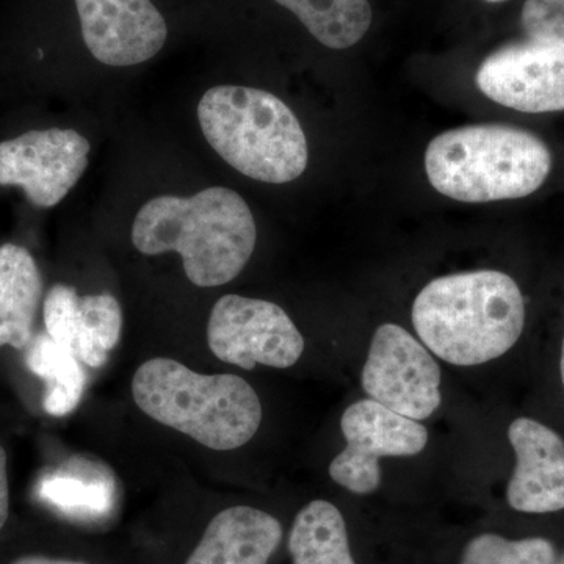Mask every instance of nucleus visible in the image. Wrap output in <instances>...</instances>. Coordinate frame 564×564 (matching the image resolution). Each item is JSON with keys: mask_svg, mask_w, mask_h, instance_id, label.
Instances as JSON below:
<instances>
[{"mask_svg": "<svg viewBox=\"0 0 564 564\" xmlns=\"http://www.w3.org/2000/svg\"><path fill=\"white\" fill-rule=\"evenodd\" d=\"M293 564H356L343 513L328 500L302 508L289 534Z\"/></svg>", "mask_w": 564, "mask_h": 564, "instance_id": "16", "label": "nucleus"}, {"mask_svg": "<svg viewBox=\"0 0 564 564\" xmlns=\"http://www.w3.org/2000/svg\"><path fill=\"white\" fill-rule=\"evenodd\" d=\"M82 36L96 61L133 66L165 46L169 28L152 0H76Z\"/></svg>", "mask_w": 564, "mask_h": 564, "instance_id": "11", "label": "nucleus"}, {"mask_svg": "<svg viewBox=\"0 0 564 564\" xmlns=\"http://www.w3.org/2000/svg\"><path fill=\"white\" fill-rule=\"evenodd\" d=\"M340 429L347 447L329 464L334 484L358 496L380 488L381 458L415 456L429 444V432L414 419L393 413L372 399L344 411Z\"/></svg>", "mask_w": 564, "mask_h": 564, "instance_id": "8", "label": "nucleus"}, {"mask_svg": "<svg viewBox=\"0 0 564 564\" xmlns=\"http://www.w3.org/2000/svg\"><path fill=\"white\" fill-rule=\"evenodd\" d=\"M90 143L73 129L22 133L0 143V185L24 191L36 207L57 206L88 166Z\"/></svg>", "mask_w": 564, "mask_h": 564, "instance_id": "9", "label": "nucleus"}, {"mask_svg": "<svg viewBox=\"0 0 564 564\" xmlns=\"http://www.w3.org/2000/svg\"><path fill=\"white\" fill-rule=\"evenodd\" d=\"M210 351L240 369H289L304 351V339L282 307L265 300L225 295L212 307L207 325Z\"/></svg>", "mask_w": 564, "mask_h": 564, "instance_id": "6", "label": "nucleus"}, {"mask_svg": "<svg viewBox=\"0 0 564 564\" xmlns=\"http://www.w3.org/2000/svg\"><path fill=\"white\" fill-rule=\"evenodd\" d=\"M558 564H564V556H563V560H562V562H560Z\"/></svg>", "mask_w": 564, "mask_h": 564, "instance_id": "25", "label": "nucleus"}, {"mask_svg": "<svg viewBox=\"0 0 564 564\" xmlns=\"http://www.w3.org/2000/svg\"><path fill=\"white\" fill-rule=\"evenodd\" d=\"M292 11L315 40L329 50H347L372 24L369 0H274Z\"/></svg>", "mask_w": 564, "mask_h": 564, "instance_id": "18", "label": "nucleus"}, {"mask_svg": "<svg viewBox=\"0 0 564 564\" xmlns=\"http://www.w3.org/2000/svg\"><path fill=\"white\" fill-rule=\"evenodd\" d=\"M10 513V486L7 473V454L0 445V530L6 525Z\"/></svg>", "mask_w": 564, "mask_h": 564, "instance_id": "21", "label": "nucleus"}, {"mask_svg": "<svg viewBox=\"0 0 564 564\" xmlns=\"http://www.w3.org/2000/svg\"><path fill=\"white\" fill-rule=\"evenodd\" d=\"M137 406L155 422L212 451L250 443L262 422L258 393L237 375H203L169 358L141 364L133 375Z\"/></svg>", "mask_w": 564, "mask_h": 564, "instance_id": "3", "label": "nucleus"}, {"mask_svg": "<svg viewBox=\"0 0 564 564\" xmlns=\"http://www.w3.org/2000/svg\"><path fill=\"white\" fill-rule=\"evenodd\" d=\"M282 540V525L258 508L231 507L215 516L185 564H267Z\"/></svg>", "mask_w": 564, "mask_h": 564, "instance_id": "14", "label": "nucleus"}, {"mask_svg": "<svg viewBox=\"0 0 564 564\" xmlns=\"http://www.w3.org/2000/svg\"><path fill=\"white\" fill-rule=\"evenodd\" d=\"M43 296V276L31 252L20 245L0 247V347L24 350Z\"/></svg>", "mask_w": 564, "mask_h": 564, "instance_id": "15", "label": "nucleus"}, {"mask_svg": "<svg viewBox=\"0 0 564 564\" xmlns=\"http://www.w3.org/2000/svg\"><path fill=\"white\" fill-rule=\"evenodd\" d=\"M25 350L29 369L46 383L43 404L47 414L62 417L73 413L79 406L87 384L79 359L47 333L33 336Z\"/></svg>", "mask_w": 564, "mask_h": 564, "instance_id": "17", "label": "nucleus"}, {"mask_svg": "<svg viewBox=\"0 0 564 564\" xmlns=\"http://www.w3.org/2000/svg\"><path fill=\"white\" fill-rule=\"evenodd\" d=\"M521 21L529 39L564 44V0H527Z\"/></svg>", "mask_w": 564, "mask_h": 564, "instance_id": "20", "label": "nucleus"}, {"mask_svg": "<svg viewBox=\"0 0 564 564\" xmlns=\"http://www.w3.org/2000/svg\"><path fill=\"white\" fill-rule=\"evenodd\" d=\"M486 2H503V0H486Z\"/></svg>", "mask_w": 564, "mask_h": 564, "instance_id": "24", "label": "nucleus"}, {"mask_svg": "<svg viewBox=\"0 0 564 564\" xmlns=\"http://www.w3.org/2000/svg\"><path fill=\"white\" fill-rule=\"evenodd\" d=\"M44 325L55 343L98 369L120 343L122 311L109 293L80 296L69 285L55 284L44 300Z\"/></svg>", "mask_w": 564, "mask_h": 564, "instance_id": "13", "label": "nucleus"}, {"mask_svg": "<svg viewBox=\"0 0 564 564\" xmlns=\"http://www.w3.org/2000/svg\"><path fill=\"white\" fill-rule=\"evenodd\" d=\"M551 169L544 141L511 126L452 129L434 137L425 151L430 184L459 203L524 198L544 184Z\"/></svg>", "mask_w": 564, "mask_h": 564, "instance_id": "4", "label": "nucleus"}, {"mask_svg": "<svg viewBox=\"0 0 564 564\" xmlns=\"http://www.w3.org/2000/svg\"><path fill=\"white\" fill-rule=\"evenodd\" d=\"M198 120L212 150L251 180L288 184L306 172L310 148L302 122L272 93L210 88L198 104Z\"/></svg>", "mask_w": 564, "mask_h": 564, "instance_id": "5", "label": "nucleus"}, {"mask_svg": "<svg viewBox=\"0 0 564 564\" xmlns=\"http://www.w3.org/2000/svg\"><path fill=\"white\" fill-rule=\"evenodd\" d=\"M560 370H562V381L564 386V337H563V347H562V361H560Z\"/></svg>", "mask_w": 564, "mask_h": 564, "instance_id": "23", "label": "nucleus"}, {"mask_svg": "<svg viewBox=\"0 0 564 564\" xmlns=\"http://www.w3.org/2000/svg\"><path fill=\"white\" fill-rule=\"evenodd\" d=\"M256 239L250 207L226 187L188 198L158 196L141 207L132 226V243L141 254L177 252L185 274L198 288H218L239 276Z\"/></svg>", "mask_w": 564, "mask_h": 564, "instance_id": "1", "label": "nucleus"}, {"mask_svg": "<svg viewBox=\"0 0 564 564\" xmlns=\"http://www.w3.org/2000/svg\"><path fill=\"white\" fill-rule=\"evenodd\" d=\"M10 564H88L82 562H70V560L50 558V556L28 555L14 560Z\"/></svg>", "mask_w": 564, "mask_h": 564, "instance_id": "22", "label": "nucleus"}, {"mask_svg": "<svg viewBox=\"0 0 564 564\" xmlns=\"http://www.w3.org/2000/svg\"><path fill=\"white\" fill-rule=\"evenodd\" d=\"M413 325L422 344L454 366H480L518 343L525 303L513 278L475 270L436 278L413 304Z\"/></svg>", "mask_w": 564, "mask_h": 564, "instance_id": "2", "label": "nucleus"}, {"mask_svg": "<svg viewBox=\"0 0 564 564\" xmlns=\"http://www.w3.org/2000/svg\"><path fill=\"white\" fill-rule=\"evenodd\" d=\"M516 466L507 499L516 511L547 514L564 510V441L529 417H519L508 429Z\"/></svg>", "mask_w": 564, "mask_h": 564, "instance_id": "12", "label": "nucleus"}, {"mask_svg": "<svg viewBox=\"0 0 564 564\" xmlns=\"http://www.w3.org/2000/svg\"><path fill=\"white\" fill-rule=\"evenodd\" d=\"M364 392L393 413L421 422L441 406V369L432 352L395 323L375 332L362 367Z\"/></svg>", "mask_w": 564, "mask_h": 564, "instance_id": "7", "label": "nucleus"}, {"mask_svg": "<svg viewBox=\"0 0 564 564\" xmlns=\"http://www.w3.org/2000/svg\"><path fill=\"white\" fill-rule=\"evenodd\" d=\"M459 564H555V549L544 538L508 540L484 533L467 543Z\"/></svg>", "mask_w": 564, "mask_h": 564, "instance_id": "19", "label": "nucleus"}, {"mask_svg": "<svg viewBox=\"0 0 564 564\" xmlns=\"http://www.w3.org/2000/svg\"><path fill=\"white\" fill-rule=\"evenodd\" d=\"M491 101L524 113L564 110V44L529 39L492 52L477 70Z\"/></svg>", "mask_w": 564, "mask_h": 564, "instance_id": "10", "label": "nucleus"}]
</instances>
